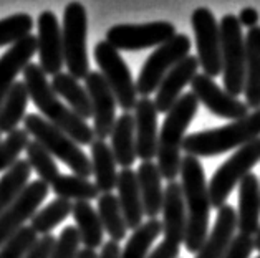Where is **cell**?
Returning <instances> with one entry per match:
<instances>
[{"instance_id": "1", "label": "cell", "mask_w": 260, "mask_h": 258, "mask_svg": "<svg viewBox=\"0 0 260 258\" xmlns=\"http://www.w3.org/2000/svg\"><path fill=\"white\" fill-rule=\"evenodd\" d=\"M181 189L186 205V250L198 253L209 235L211 199L206 182V172L198 157L186 156L181 159Z\"/></svg>"}, {"instance_id": "2", "label": "cell", "mask_w": 260, "mask_h": 258, "mask_svg": "<svg viewBox=\"0 0 260 258\" xmlns=\"http://www.w3.org/2000/svg\"><path fill=\"white\" fill-rule=\"evenodd\" d=\"M23 83L30 99L48 123L68 134L78 146H91L94 141L93 128L60 101L47 81V75L37 63H30L23 70Z\"/></svg>"}, {"instance_id": "3", "label": "cell", "mask_w": 260, "mask_h": 258, "mask_svg": "<svg viewBox=\"0 0 260 258\" xmlns=\"http://www.w3.org/2000/svg\"><path fill=\"white\" fill-rule=\"evenodd\" d=\"M199 99L194 96L192 91L181 94L176 104L166 115L159 131L157 139V169L161 177L169 182L176 180L177 174L181 171V151L184 142V134L198 115Z\"/></svg>"}, {"instance_id": "4", "label": "cell", "mask_w": 260, "mask_h": 258, "mask_svg": "<svg viewBox=\"0 0 260 258\" xmlns=\"http://www.w3.org/2000/svg\"><path fill=\"white\" fill-rule=\"evenodd\" d=\"M260 137V109L249 113V116L220 128L192 133L184 137L182 151L192 157H212L227 151L240 149L245 144Z\"/></svg>"}, {"instance_id": "5", "label": "cell", "mask_w": 260, "mask_h": 258, "mask_svg": "<svg viewBox=\"0 0 260 258\" xmlns=\"http://www.w3.org/2000/svg\"><path fill=\"white\" fill-rule=\"evenodd\" d=\"M23 124L25 131L34 137V141L42 144L53 156V159H58L63 164H67L78 177H91L93 169L90 157L68 134L55 128L52 123H48L45 118H42L37 113H30V115L25 116Z\"/></svg>"}, {"instance_id": "6", "label": "cell", "mask_w": 260, "mask_h": 258, "mask_svg": "<svg viewBox=\"0 0 260 258\" xmlns=\"http://www.w3.org/2000/svg\"><path fill=\"white\" fill-rule=\"evenodd\" d=\"M219 30L224 91L237 98L244 93L245 85V39L242 35V25L236 15L227 14L222 17Z\"/></svg>"}, {"instance_id": "7", "label": "cell", "mask_w": 260, "mask_h": 258, "mask_svg": "<svg viewBox=\"0 0 260 258\" xmlns=\"http://www.w3.org/2000/svg\"><path fill=\"white\" fill-rule=\"evenodd\" d=\"M88 15L81 4H68L63 12V61L67 73L77 80H85L90 73V60L86 52Z\"/></svg>"}, {"instance_id": "8", "label": "cell", "mask_w": 260, "mask_h": 258, "mask_svg": "<svg viewBox=\"0 0 260 258\" xmlns=\"http://www.w3.org/2000/svg\"><path fill=\"white\" fill-rule=\"evenodd\" d=\"M260 162V137L252 142L245 144L239 151H236L217 171L214 172L211 182H209V199H211L212 209L224 207L231 192L239 186L247 174Z\"/></svg>"}, {"instance_id": "9", "label": "cell", "mask_w": 260, "mask_h": 258, "mask_svg": "<svg viewBox=\"0 0 260 258\" xmlns=\"http://www.w3.org/2000/svg\"><path fill=\"white\" fill-rule=\"evenodd\" d=\"M93 55L101 77L105 78L110 90L115 94L116 104H119V108L124 113L133 111L138 103L136 83L133 80V75L128 65H126V61L123 60L121 53L105 40L96 43Z\"/></svg>"}, {"instance_id": "10", "label": "cell", "mask_w": 260, "mask_h": 258, "mask_svg": "<svg viewBox=\"0 0 260 258\" xmlns=\"http://www.w3.org/2000/svg\"><path fill=\"white\" fill-rule=\"evenodd\" d=\"M189 52H191V39L186 33H176L174 39L157 47V50H154L144 61L136 80V91L139 96L148 98L151 93L157 91L164 77L181 60L189 56Z\"/></svg>"}, {"instance_id": "11", "label": "cell", "mask_w": 260, "mask_h": 258, "mask_svg": "<svg viewBox=\"0 0 260 258\" xmlns=\"http://www.w3.org/2000/svg\"><path fill=\"white\" fill-rule=\"evenodd\" d=\"M161 222L164 238L148 258H177L181 243L186 240V205H184L181 184L176 180L169 182L164 189Z\"/></svg>"}, {"instance_id": "12", "label": "cell", "mask_w": 260, "mask_h": 258, "mask_svg": "<svg viewBox=\"0 0 260 258\" xmlns=\"http://www.w3.org/2000/svg\"><path fill=\"white\" fill-rule=\"evenodd\" d=\"M174 36L176 27L164 20L149 23H119L106 31V42L118 52H138L151 47H161Z\"/></svg>"}, {"instance_id": "13", "label": "cell", "mask_w": 260, "mask_h": 258, "mask_svg": "<svg viewBox=\"0 0 260 258\" xmlns=\"http://www.w3.org/2000/svg\"><path fill=\"white\" fill-rule=\"evenodd\" d=\"M192 30L196 35V48H198L199 66L206 77L215 78L222 73L220 56V30L214 14L206 7L196 9L192 18Z\"/></svg>"}, {"instance_id": "14", "label": "cell", "mask_w": 260, "mask_h": 258, "mask_svg": "<svg viewBox=\"0 0 260 258\" xmlns=\"http://www.w3.org/2000/svg\"><path fill=\"white\" fill-rule=\"evenodd\" d=\"M48 192L50 186L37 179L30 182L20 196L0 213V247L12 235L23 229L28 220H31V217L39 212L42 202L47 199Z\"/></svg>"}, {"instance_id": "15", "label": "cell", "mask_w": 260, "mask_h": 258, "mask_svg": "<svg viewBox=\"0 0 260 258\" xmlns=\"http://www.w3.org/2000/svg\"><path fill=\"white\" fill-rule=\"evenodd\" d=\"M85 88L93 109L94 139L105 141L110 137L116 121V98L100 71H90L85 78Z\"/></svg>"}, {"instance_id": "16", "label": "cell", "mask_w": 260, "mask_h": 258, "mask_svg": "<svg viewBox=\"0 0 260 258\" xmlns=\"http://www.w3.org/2000/svg\"><path fill=\"white\" fill-rule=\"evenodd\" d=\"M191 88L192 94L199 99V103L204 104L207 111L215 116L232 119V121H239V119L249 116L250 109L247 108L244 101L231 96L229 93L222 90L212 78L206 77L204 73L196 75L191 81Z\"/></svg>"}, {"instance_id": "17", "label": "cell", "mask_w": 260, "mask_h": 258, "mask_svg": "<svg viewBox=\"0 0 260 258\" xmlns=\"http://www.w3.org/2000/svg\"><path fill=\"white\" fill-rule=\"evenodd\" d=\"M37 25H39V35H37V53L40 58L39 66L45 75L55 77V75L61 73V68L65 65L61 27L52 10L42 12Z\"/></svg>"}, {"instance_id": "18", "label": "cell", "mask_w": 260, "mask_h": 258, "mask_svg": "<svg viewBox=\"0 0 260 258\" xmlns=\"http://www.w3.org/2000/svg\"><path fill=\"white\" fill-rule=\"evenodd\" d=\"M198 71H199L198 56L189 55L177 63L173 70L164 77V80L161 81V85L156 91V98L153 101L157 113H166L168 115L177 99L181 98V91L184 90V86L191 85V81L198 75Z\"/></svg>"}, {"instance_id": "19", "label": "cell", "mask_w": 260, "mask_h": 258, "mask_svg": "<svg viewBox=\"0 0 260 258\" xmlns=\"http://www.w3.org/2000/svg\"><path fill=\"white\" fill-rule=\"evenodd\" d=\"M157 109L151 98H139L135 106V137L136 156L139 159L153 161L157 154Z\"/></svg>"}, {"instance_id": "20", "label": "cell", "mask_w": 260, "mask_h": 258, "mask_svg": "<svg viewBox=\"0 0 260 258\" xmlns=\"http://www.w3.org/2000/svg\"><path fill=\"white\" fill-rule=\"evenodd\" d=\"M37 53V36L28 35L12 45L7 52L0 56V106H2L7 93L15 85L18 73H23L34 55Z\"/></svg>"}, {"instance_id": "21", "label": "cell", "mask_w": 260, "mask_h": 258, "mask_svg": "<svg viewBox=\"0 0 260 258\" xmlns=\"http://www.w3.org/2000/svg\"><path fill=\"white\" fill-rule=\"evenodd\" d=\"M260 229V180L253 172L239 182V234L253 237Z\"/></svg>"}, {"instance_id": "22", "label": "cell", "mask_w": 260, "mask_h": 258, "mask_svg": "<svg viewBox=\"0 0 260 258\" xmlns=\"http://www.w3.org/2000/svg\"><path fill=\"white\" fill-rule=\"evenodd\" d=\"M237 230V212L232 205H224L217 210L215 224L209 232L202 248L196 253V258H224L225 250L232 242Z\"/></svg>"}, {"instance_id": "23", "label": "cell", "mask_w": 260, "mask_h": 258, "mask_svg": "<svg viewBox=\"0 0 260 258\" xmlns=\"http://www.w3.org/2000/svg\"><path fill=\"white\" fill-rule=\"evenodd\" d=\"M118 202L121 207L124 222L128 230H138L143 225L144 210H143V200L139 194L136 172L133 169H121L118 174Z\"/></svg>"}, {"instance_id": "24", "label": "cell", "mask_w": 260, "mask_h": 258, "mask_svg": "<svg viewBox=\"0 0 260 258\" xmlns=\"http://www.w3.org/2000/svg\"><path fill=\"white\" fill-rule=\"evenodd\" d=\"M139 194L143 200V210L144 217L157 218L162 212L164 204V189H162V177L157 169V164L153 161L141 162L136 172Z\"/></svg>"}, {"instance_id": "25", "label": "cell", "mask_w": 260, "mask_h": 258, "mask_svg": "<svg viewBox=\"0 0 260 258\" xmlns=\"http://www.w3.org/2000/svg\"><path fill=\"white\" fill-rule=\"evenodd\" d=\"M245 104L260 109V27H253L245 36Z\"/></svg>"}, {"instance_id": "26", "label": "cell", "mask_w": 260, "mask_h": 258, "mask_svg": "<svg viewBox=\"0 0 260 258\" xmlns=\"http://www.w3.org/2000/svg\"><path fill=\"white\" fill-rule=\"evenodd\" d=\"M111 151L116 164L123 169H131L136 161V137H135V118L131 113H123L111 131Z\"/></svg>"}, {"instance_id": "27", "label": "cell", "mask_w": 260, "mask_h": 258, "mask_svg": "<svg viewBox=\"0 0 260 258\" xmlns=\"http://www.w3.org/2000/svg\"><path fill=\"white\" fill-rule=\"evenodd\" d=\"M50 86H52V90L56 96L65 99L70 106V109L77 116L85 119V121L93 118L90 96H88V93H86V88L83 85H80V81L77 78H73L72 75L61 71L58 75H55Z\"/></svg>"}, {"instance_id": "28", "label": "cell", "mask_w": 260, "mask_h": 258, "mask_svg": "<svg viewBox=\"0 0 260 258\" xmlns=\"http://www.w3.org/2000/svg\"><path fill=\"white\" fill-rule=\"evenodd\" d=\"M91 169L94 186L100 192L111 194V191L116 189L118 182V171H116V159L113 156L111 148L108 146L106 141L94 139L91 142Z\"/></svg>"}, {"instance_id": "29", "label": "cell", "mask_w": 260, "mask_h": 258, "mask_svg": "<svg viewBox=\"0 0 260 258\" xmlns=\"http://www.w3.org/2000/svg\"><path fill=\"white\" fill-rule=\"evenodd\" d=\"M72 217L75 218L80 242L85 248L96 250L103 245V224L100 220L98 210H94L90 202H75Z\"/></svg>"}, {"instance_id": "30", "label": "cell", "mask_w": 260, "mask_h": 258, "mask_svg": "<svg viewBox=\"0 0 260 258\" xmlns=\"http://www.w3.org/2000/svg\"><path fill=\"white\" fill-rule=\"evenodd\" d=\"M28 101L30 96L27 86L23 81H15V85L12 86L0 106V134H10L18 129V124L25 119Z\"/></svg>"}, {"instance_id": "31", "label": "cell", "mask_w": 260, "mask_h": 258, "mask_svg": "<svg viewBox=\"0 0 260 258\" xmlns=\"http://www.w3.org/2000/svg\"><path fill=\"white\" fill-rule=\"evenodd\" d=\"M31 175V167L27 159H18L9 171L0 177V213L14 202L27 189Z\"/></svg>"}, {"instance_id": "32", "label": "cell", "mask_w": 260, "mask_h": 258, "mask_svg": "<svg viewBox=\"0 0 260 258\" xmlns=\"http://www.w3.org/2000/svg\"><path fill=\"white\" fill-rule=\"evenodd\" d=\"M53 194L58 199L65 200H77V202H91V200H98L100 191L94 186V182L78 177L75 174L61 175L56 179L52 186Z\"/></svg>"}, {"instance_id": "33", "label": "cell", "mask_w": 260, "mask_h": 258, "mask_svg": "<svg viewBox=\"0 0 260 258\" xmlns=\"http://www.w3.org/2000/svg\"><path fill=\"white\" fill-rule=\"evenodd\" d=\"M98 215L103 229L111 238V242H121L126 238V227L121 207H119L118 197L113 194H101L98 197Z\"/></svg>"}, {"instance_id": "34", "label": "cell", "mask_w": 260, "mask_h": 258, "mask_svg": "<svg viewBox=\"0 0 260 258\" xmlns=\"http://www.w3.org/2000/svg\"><path fill=\"white\" fill-rule=\"evenodd\" d=\"M72 210L73 204L70 200L56 197L31 217L30 227L34 229L37 235H52V230L72 215Z\"/></svg>"}, {"instance_id": "35", "label": "cell", "mask_w": 260, "mask_h": 258, "mask_svg": "<svg viewBox=\"0 0 260 258\" xmlns=\"http://www.w3.org/2000/svg\"><path fill=\"white\" fill-rule=\"evenodd\" d=\"M161 232H162V222L159 218L146 220L141 227L133 232L128 243L121 250L119 258H148L149 248L153 247L154 240L159 237Z\"/></svg>"}, {"instance_id": "36", "label": "cell", "mask_w": 260, "mask_h": 258, "mask_svg": "<svg viewBox=\"0 0 260 258\" xmlns=\"http://www.w3.org/2000/svg\"><path fill=\"white\" fill-rule=\"evenodd\" d=\"M25 153H27V161L30 167L39 175V180L52 186L53 182L60 177L58 164L55 162L53 156L50 154L42 144H39L34 139L28 141L27 148H25Z\"/></svg>"}, {"instance_id": "37", "label": "cell", "mask_w": 260, "mask_h": 258, "mask_svg": "<svg viewBox=\"0 0 260 258\" xmlns=\"http://www.w3.org/2000/svg\"><path fill=\"white\" fill-rule=\"evenodd\" d=\"M34 30V18L28 14H15L0 20V47L15 45Z\"/></svg>"}, {"instance_id": "38", "label": "cell", "mask_w": 260, "mask_h": 258, "mask_svg": "<svg viewBox=\"0 0 260 258\" xmlns=\"http://www.w3.org/2000/svg\"><path fill=\"white\" fill-rule=\"evenodd\" d=\"M28 141V133L25 129H15L4 141H0V172L9 171L15 164Z\"/></svg>"}, {"instance_id": "39", "label": "cell", "mask_w": 260, "mask_h": 258, "mask_svg": "<svg viewBox=\"0 0 260 258\" xmlns=\"http://www.w3.org/2000/svg\"><path fill=\"white\" fill-rule=\"evenodd\" d=\"M39 240L31 227H23L14 234L2 247H0V258H23Z\"/></svg>"}, {"instance_id": "40", "label": "cell", "mask_w": 260, "mask_h": 258, "mask_svg": "<svg viewBox=\"0 0 260 258\" xmlns=\"http://www.w3.org/2000/svg\"><path fill=\"white\" fill-rule=\"evenodd\" d=\"M80 237L75 225H67L61 230L60 237L56 238L55 248L52 251L50 258H77L80 251Z\"/></svg>"}, {"instance_id": "41", "label": "cell", "mask_w": 260, "mask_h": 258, "mask_svg": "<svg viewBox=\"0 0 260 258\" xmlns=\"http://www.w3.org/2000/svg\"><path fill=\"white\" fill-rule=\"evenodd\" d=\"M253 250H255L253 248V237L239 234L232 238L224 258H249Z\"/></svg>"}, {"instance_id": "42", "label": "cell", "mask_w": 260, "mask_h": 258, "mask_svg": "<svg viewBox=\"0 0 260 258\" xmlns=\"http://www.w3.org/2000/svg\"><path fill=\"white\" fill-rule=\"evenodd\" d=\"M55 243L56 238L53 235H43L37 240V243L23 258H50L55 248Z\"/></svg>"}, {"instance_id": "43", "label": "cell", "mask_w": 260, "mask_h": 258, "mask_svg": "<svg viewBox=\"0 0 260 258\" xmlns=\"http://www.w3.org/2000/svg\"><path fill=\"white\" fill-rule=\"evenodd\" d=\"M239 23L240 25H245V27L249 28H253L257 27V22H258V12L252 7H247V9H242L239 14Z\"/></svg>"}, {"instance_id": "44", "label": "cell", "mask_w": 260, "mask_h": 258, "mask_svg": "<svg viewBox=\"0 0 260 258\" xmlns=\"http://www.w3.org/2000/svg\"><path fill=\"white\" fill-rule=\"evenodd\" d=\"M121 255V250H119V243L116 242H106L101 248V253L98 255V258H119Z\"/></svg>"}, {"instance_id": "45", "label": "cell", "mask_w": 260, "mask_h": 258, "mask_svg": "<svg viewBox=\"0 0 260 258\" xmlns=\"http://www.w3.org/2000/svg\"><path fill=\"white\" fill-rule=\"evenodd\" d=\"M77 258H98V255H96V251H94V250L81 248V250L78 251Z\"/></svg>"}, {"instance_id": "46", "label": "cell", "mask_w": 260, "mask_h": 258, "mask_svg": "<svg viewBox=\"0 0 260 258\" xmlns=\"http://www.w3.org/2000/svg\"><path fill=\"white\" fill-rule=\"evenodd\" d=\"M253 248L260 251V229H258L257 234L253 235Z\"/></svg>"}, {"instance_id": "47", "label": "cell", "mask_w": 260, "mask_h": 258, "mask_svg": "<svg viewBox=\"0 0 260 258\" xmlns=\"http://www.w3.org/2000/svg\"><path fill=\"white\" fill-rule=\"evenodd\" d=\"M257 258H260V255H258V256H257Z\"/></svg>"}]
</instances>
